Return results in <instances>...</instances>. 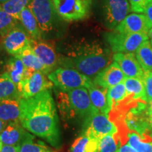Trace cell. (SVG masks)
I'll list each match as a JSON object with an SVG mask.
<instances>
[{"label": "cell", "mask_w": 152, "mask_h": 152, "mask_svg": "<svg viewBox=\"0 0 152 152\" xmlns=\"http://www.w3.org/2000/svg\"><path fill=\"white\" fill-rule=\"evenodd\" d=\"M20 123L26 130L45 140L53 147H61L58 117L50 90L31 98H21Z\"/></svg>", "instance_id": "1"}, {"label": "cell", "mask_w": 152, "mask_h": 152, "mask_svg": "<svg viewBox=\"0 0 152 152\" xmlns=\"http://www.w3.org/2000/svg\"><path fill=\"white\" fill-rule=\"evenodd\" d=\"M112 59L109 49L102 43L97 41L81 42L73 45L66 56L59 57V64L92 79L111 64Z\"/></svg>", "instance_id": "2"}, {"label": "cell", "mask_w": 152, "mask_h": 152, "mask_svg": "<svg viewBox=\"0 0 152 152\" xmlns=\"http://www.w3.org/2000/svg\"><path fill=\"white\" fill-rule=\"evenodd\" d=\"M58 105L63 114L71 118L78 116L87 119L93 114L99 112L91 102L90 94L87 88L74 89L57 94Z\"/></svg>", "instance_id": "3"}, {"label": "cell", "mask_w": 152, "mask_h": 152, "mask_svg": "<svg viewBox=\"0 0 152 152\" xmlns=\"http://www.w3.org/2000/svg\"><path fill=\"white\" fill-rule=\"evenodd\" d=\"M54 86L61 91L67 92L74 89L87 88L92 79L80 72L70 68H58L47 75Z\"/></svg>", "instance_id": "4"}, {"label": "cell", "mask_w": 152, "mask_h": 152, "mask_svg": "<svg viewBox=\"0 0 152 152\" xmlns=\"http://www.w3.org/2000/svg\"><path fill=\"white\" fill-rule=\"evenodd\" d=\"M28 7L35 16L42 33L49 35L56 30L59 16L52 0H31Z\"/></svg>", "instance_id": "5"}, {"label": "cell", "mask_w": 152, "mask_h": 152, "mask_svg": "<svg viewBox=\"0 0 152 152\" xmlns=\"http://www.w3.org/2000/svg\"><path fill=\"white\" fill-rule=\"evenodd\" d=\"M59 18L68 22L84 20L90 15L92 0H52Z\"/></svg>", "instance_id": "6"}, {"label": "cell", "mask_w": 152, "mask_h": 152, "mask_svg": "<svg viewBox=\"0 0 152 152\" xmlns=\"http://www.w3.org/2000/svg\"><path fill=\"white\" fill-rule=\"evenodd\" d=\"M105 38L112 52L115 54L136 52L144 42L148 40L149 36L140 33L124 34L113 30L106 33Z\"/></svg>", "instance_id": "7"}, {"label": "cell", "mask_w": 152, "mask_h": 152, "mask_svg": "<svg viewBox=\"0 0 152 152\" xmlns=\"http://www.w3.org/2000/svg\"><path fill=\"white\" fill-rule=\"evenodd\" d=\"M104 24L110 30H114L128 16L131 11L128 0H102Z\"/></svg>", "instance_id": "8"}, {"label": "cell", "mask_w": 152, "mask_h": 152, "mask_svg": "<svg viewBox=\"0 0 152 152\" xmlns=\"http://www.w3.org/2000/svg\"><path fill=\"white\" fill-rule=\"evenodd\" d=\"M84 134L100 140L108 134H114L118 132V128L109 115L101 112H96L91 115L85 122Z\"/></svg>", "instance_id": "9"}, {"label": "cell", "mask_w": 152, "mask_h": 152, "mask_svg": "<svg viewBox=\"0 0 152 152\" xmlns=\"http://www.w3.org/2000/svg\"><path fill=\"white\" fill-rule=\"evenodd\" d=\"M53 85L48 77H47L46 74L42 72L36 71L23 80L17 87L20 97L29 99L44 91L51 90Z\"/></svg>", "instance_id": "10"}, {"label": "cell", "mask_w": 152, "mask_h": 152, "mask_svg": "<svg viewBox=\"0 0 152 152\" xmlns=\"http://www.w3.org/2000/svg\"><path fill=\"white\" fill-rule=\"evenodd\" d=\"M30 46L42 64L46 68L47 75L56 69L59 64V58L56 54L54 44L42 39H31Z\"/></svg>", "instance_id": "11"}, {"label": "cell", "mask_w": 152, "mask_h": 152, "mask_svg": "<svg viewBox=\"0 0 152 152\" xmlns=\"http://www.w3.org/2000/svg\"><path fill=\"white\" fill-rule=\"evenodd\" d=\"M1 38L4 48L14 56L30 45L31 42V38L21 24L13 28Z\"/></svg>", "instance_id": "12"}, {"label": "cell", "mask_w": 152, "mask_h": 152, "mask_svg": "<svg viewBox=\"0 0 152 152\" xmlns=\"http://www.w3.org/2000/svg\"><path fill=\"white\" fill-rule=\"evenodd\" d=\"M151 28V24L145 15L132 14L125 17L114 30L124 34L140 33L148 35Z\"/></svg>", "instance_id": "13"}, {"label": "cell", "mask_w": 152, "mask_h": 152, "mask_svg": "<svg viewBox=\"0 0 152 152\" xmlns=\"http://www.w3.org/2000/svg\"><path fill=\"white\" fill-rule=\"evenodd\" d=\"M113 60L117 63L125 77L143 80L144 71L133 53H115Z\"/></svg>", "instance_id": "14"}, {"label": "cell", "mask_w": 152, "mask_h": 152, "mask_svg": "<svg viewBox=\"0 0 152 152\" xmlns=\"http://www.w3.org/2000/svg\"><path fill=\"white\" fill-rule=\"evenodd\" d=\"M0 137L3 144L16 147L25 142L34 140V137L25 130L20 123H8L0 134Z\"/></svg>", "instance_id": "15"}, {"label": "cell", "mask_w": 152, "mask_h": 152, "mask_svg": "<svg viewBox=\"0 0 152 152\" xmlns=\"http://www.w3.org/2000/svg\"><path fill=\"white\" fill-rule=\"evenodd\" d=\"M126 78L117 63L112 62L107 67L95 76L93 83L104 88L109 89L120 83Z\"/></svg>", "instance_id": "16"}, {"label": "cell", "mask_w": 152, "mask_h": 152, "mask_svg": "<svg viewBox=\"0 0 152 152\" xmlns=\"http://www.w3.org/2000/svg\"><path fill=\"white\" fill-rule=\"evenodd\" d=\"M90 98L94 107L101 113L108 115L111 111L107 97L108 89L95 85L93 81L87 87Z\"/></svg>", "instance_id": "17"}, {"label": "cell", "mask_w": 152, "mask_h": 152, "mask_svg": "<svg viewBox=\"0 0 152 152\" xmlns=\"http://www.w3.org/2000/svg\"><path fill=\"white\" fill-rule=\"evenodd\" d=\"M21 98L9 99L0 102V119L7 123H20Z\"/></svg>", "instance_id": "18"}, {"label": "cell", "mask_w": 152, "mask_h": 152, "mask_svg": "<svg viewBox=\"0 0 152 152\" xmlns=\"http://www.w3.org/2000/svg\"><path fill=\"white\" fill-rule=\"evenodd\" d=\"M6 73L8 74L11 80L18 87L23 80L29 77L33 72L26 68L21 60L14 56L9 60L6 66Z\"/></svg>", "instance_id": "19"}, {"label": "cell", "mask_w": 152, "mask_h": 152, "mask_svg": "<svg viewBox=\"0 0 152 152\" xmlns=\"http://www.w3.org/2000/svg\"><path fill=\"white\" fill-rule=\"evenodd\" d=\"M19 20L32 39H35V40L42 39V33L39 29V25L35 16L29 7H26L22 11Z\"/></svg>", "instance_id": "20"}, {"label": "cell", "mask_w": 152, "mask_h": 152, "mask_svg": "<svg viewBox=\"0 0 152 152\" xmlns=\"http://www.w3.org/2000/svg\"><path fill=\"white\" fill-rule=\"evenodd\" d=\"M14 57L21 60L26 68H28L29 71L32 72L39 71L42 72L46 75L47 74L45 66L42 64L39 58L36 56L30 45L26 47L23 50H22Z\"/></svg>", "instance_id": "21"}, {"label": "cell", "mask_w": 152, "mask_h": 152, "mask_svg": "<svg viewBox=\"0 0 152 152\" xmlns=\"http://www.w3.org/2000/svg\"><path fill=\"white\" fill-rule=\"evenodd\" d=\"M99 140L83 133L71 145L70 152H96Z\"/></svg>", "instance_id": "22"}, {"label": "cell", "mask_w": 152, "mask_h": 152, "mask_svg": "<svg viewBox=\"0 0 152 152\" xmlns=\"http://www.w3.org/2000/svg\"><path fill=\"white\" fill-rule=\"evenodd\" d=\"M20 97L18 87L11 80L8 74L5 72L0 75V102Z\"/></svg>", "instance_id": "23"}, {"label": "cell", "mask_w": 152, "mask_h": 152, "mask_svg": "<svg viewBox=\"0 0 152 152\" xmlns=\"http://www.w3.org/2000/svg\"><path fill=\"white\" fill-rule=\"evenodd\" d=\"M124 83L129 97L133 99H141L146 102V94L144 82L136 77H126Z\"/></svg>", "instance_id": "24"}, {"label": "cell", "mask_w": 152, "mask_h": 152, "mask_svg": "<svg viewBox=\"0 0 152 152\" xmlns=\"http://www.w3.org/2000/svg\"><path fill=\"white\" fill-rule=\"evenodd\" d=\"M128 144L137 152H152V137L140 135L138 133L128 134Z\"/></svg>", "instance_id": "25"}, {"label": "cell", "mask_w": 152, "mask_h": 152, "mask_svg": "<svg viewBox=\"0 0 152 152\" xmlns=\"http://www.w3.org/2000/svg\"><path fill=\"white\" fill-rule=\"evenodd\" d=\"M135 56L144 71L152 72V45L149 40L144 42L137 49Z\"/></svg>", "instance_id": "26"}, {"label": "cell", "mask_w": 152, "mask_h": 152, "mask_svg": "<svg viewBox=\"0 0 152 152\" xmlns=\"http://www.w3.org/2000/svg\"><path fill=\"white\" fill-rule=\"evenodd\" d=\"M107 97L111 109L128 99V95L124 83H121L108 89Z\"/></svg>", "instance_id": "27"}, {"label": "cell", "mask_w": 152, "mask_h": 152, "mask_svg": "<svg viewBox=\"0 0 152 152\" xmlns=\"http://www.w3.org/2000/svg\"><path fill=\"white\" fill-rule=\"evenodd\" d=\"M121 142L118 132L114 134H108L99 140L96 152H117L121 147Z\"/></svg>", "instance_id": "28"}, {"label": "cell", "mask_w": 152, "mask_h": 152, "mask_svg": "<svg viewBox=\"0 0 152 152\" xmlns=\"http://www.w3.org/2000/svg\"><path fill=\"white\" fill-rule=\"evenodd\" d=\"M30 1L31 0H8L6 2L0 4V7L6 12L19 20L22 11L28 7Z\"/></svg>", "instance_id": "29"}, {"label": "cell", "mask_w": 152, "mask_h": 152, "mask_svg": "<svg viewBox=\"0 0 152 152\" xmlns=\"http://www.w3.org/2000/svg\"><path fill=\"white\" fill-rule=\"evenodd\" d=\"M20 24V22L18 20L6 12L0 7V36L1 37Z\"/></svg>", "instance_id": "30"}, {"label": "cell", "mask_w": 152, "mask_h": 152, "mask_svg": "<svg viewBox=\"0 0 152 152\" xmlns=\"http://www.w3.org/2000/svg\"><path fill=\"white\" fill-rule=\"evenodd\" d=\"M17 152H52L50 149L43 144L39 142H34V140L25 142L16 147Z\"/></svg>", "instance_id": "31"}, {"label": "cell", "mask_w": 152, "mask_h": 152, "mask_svg": "<svg viewBox=\"0 0 152 152\" xmlns=\"http://www.w3.org/2000/svg\"><path fill=\"white\" fill-rule=\"evenodd\" d=\"M125 123L128 125V128L131 130H135L138 133L143 134L144 130L147 128V124L143 122L142 120H139L138 118L128 115L127 117Z\"/></svg>", "instance_id": "32"}, {"label": "cell", "mask_w": 152, "mask_h": 152, "mask_svg": "<svg viewBox=\"0 0 152 152\" xmlns=\"http://www.w3.org/2000/svg\"><path fill=\"white\" fill-rule=\"evenodd\" d=\"M146 94V102H151L152 100V72L144 71L143 78Z\"/></svg>", "instance_id": "33"}, {"label": "cell", "mask_w": 152, "mask_h": 152, "mask_svg": "<svg viewBox=\"0 0 152 152\" xmlns=\"http://www.w3.org/2000/svg\"><path fill=\"white\" fill-rule=\"evenodd\" d=\"M131 11L137 13H144L150 0H129Z\"/></svg>", "instance_id": "34"}, {"label": "cell", "mask_w": 152, "mask_h": 152, "mask_svg": "<svg viewBox=\"0 0 152 152\" xmlns=\"http://www.w3.org/2000/svg\"><path fill=\"white\" fill-rule=\"evenodd\" d=\"M144 13L145 14V16H147L148 20L152 26V0H150L149 3L147 4Z\"/></svg>", "instance_id": "35"}, {"label": "cell", "mask_w": 152, "mask_h": 152, "mask_svg": "<svg viewBox=\"0 0 152 152\" xmlns=\"http://www.w3.org/2000/svg\"><path fill=\"white\" fill-rule=\"evenodd\" d=\"M0 152H17V149L16 147L3 144L2 148H1Z\"/></svg>", "instance_id": "36"}, {"label": "cell", "mask_w": 152, "mask_h": 152, "mask_svg": "<svg viewBox=\"0 0 152 152\" xmlns=\"http://www.w3.org/2000/svg\"><path fill=\"white\" fill-rule=\"evenodd\" d=\"M8 123H7L4 121H3L2 120L0 119V134H1V132H2V131L4 130L6 127H7V125Z\"/></svg>", "instance_id": "37"}, {"label": "cell", "mask_w": 152, "mask_h": 152, "mask_svg": "<svg viewBox=\"0 0 152 152\" xmlns=\"http://www.w3.org/2000/svg\"><path fill=\"white\" fill-rule=\"evenodd\" d=\"M147 113L149 114V116L152 115V100L151 102H149V108H148Z\"/></svg>", "instance_id": "38"}, {"label": "cell", "mask_w": 152, "mask_h": 152, "mask_svg": "<svg viewBox=\"0 0 152 152\" xmlns=\"http://www.w3.org/2000/svg\"><path fill=\"white\" fill-rule=\"evenodd\" d=\"M148 36H149V37L151 39V44L152 45V28H151V30L149 31V33H148Z\"/></svg>", "instance_id": "39"}, {"label": "cell", "mask_w": 152, "mask_h": 152, "mask_svg": "<svg viewBox=\"0 0 152 152\" xmlns=\"http://www.w3.org/2000/svg\"><path fill=\"white\" fill-rule=\"evenodd\" d=\"M149 123H150V125H151V127L152 128V115H150V117H149Z\"/></svg>", "instance_id": "40"}, {"label": "cell", "mask_w": 152, "mask_h": 152, "mask_svg": "<svg viewBox=\"0 0 152 152\" xmlns=\"http://www.w3.org/2000/svg\"><path fill=\"white\" fill-rule=\"evenodd\" d=\"M7 1H8V0H0V4H1L6 2Z\"/></svg>", "instance_id": "41"}]
</instances>
